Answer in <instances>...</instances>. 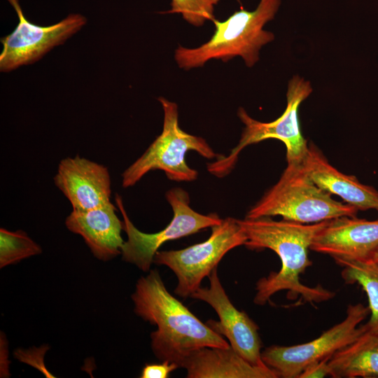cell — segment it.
Returning <instances> with one entry per match:
<instances>
[{
    "mask_svg": "<svg viewBox=\"0 0 378 378\" xmlns=\"http://www.w3.org/2000/svg\"><path fill=\"white\" fill-rule=\"evenodd\" d=\"M327 220L314 223H301L271 217L239 220L247 240L245 246L252 250L269 248L275 252L281 262L278 272H272L260 279L255 286L253 302L264 305L275 293L287 290L290 300L300 298L302 302L321 303L333 298L335 293L321 285L311 287L302 284L300 274L312 265L308 250L316 233Z\"/></svg>",
    "mask_w": 378,
    "mask_h": 378,
    "instance_id": "obj_1",
    "label": "cell"
},
{
    "mask_svg": "<svg viewBox=\"0 0 378 378\" xmlns=\"http://www.w3.org/2000/svg\"><path fill=\"white\" fill-rule=\"evenodd\" d=\"M132 300L135 314L158 327L150 334L151 349L161 361L181 368L188 356L197 349L230 346L169 293L156 270L138 279Z\"/></svg>",
    "mask_w": 378,
    "mask_h": 378,
    "instance_id": "obj_2",
    "label": "cell"
},
{
    "mask_svg": "<svg viewBox=\"0 0 378 378\" xmlns=\"http://www.w3.org/2000/svg\"><path fill=\"white\" fill-rule=\"evenodd\" d=\"M280 4L281 0H260L253 11L241 8L225 21L214 19L215 31L209 41L197 48L176 49L178 66L189 70L211 59L227 62L240 56L247 66H253L259 59L260 48L274 39V34L263 27L274 19Z\"/></svg>",
    "mask_w": 378,
    "mask_h": 378,
    "instance_id": "obj_3",
    "label": "cell"
},
{
    "mask_svg": "<svg viewBox=\"0 0 378 378\" xmlns=\"http://www.w3.org/2000/svg\"><path fill=\"white\" fill-rule=\"evenodd\" d=\"M358 211L319 188L302 162L288 163L278 182L248 211L245 218L281 216L288 220L314 223L344 216H356Z\"/></svg>",
    "mask_w": 378,
    "mask_h": 378,
    "instance_id": "obj_4",
    "label": "cell"
},
{
    "mask_svg": "<svg viewBox=\"0 0 378 378\" xmlns=\"http://www.w3.org/2000/svg\"><path fill=\"white\" fill-rule=\"evenodd\" d=\"M164 111L162 133L146 150L122 174V186H134L152 170H162L167 178L175 181H192L197 171L190 167L186 155L190 150L207 159L217 158L216 153L202 137L190 134L178 125V106L164 97H159Z\"/></svg>",
    "mask_w": 378,
    "mask_h": 378,
    "instance_id": "obj_5",
    "label": "cell"
},
{
    "mask_svg": "<svg viewBox=\"0 0 378 378\" xmlns=\"http://www.w3.org/2000/svg\"><path fill=\"white\" fill-rule=\"evenodd\" d=\"M312 92L309 81L294 76L288 83L285 111L277 119L270 122L256 120L243 108H239L237 115L244 125L241 139L227 156L219 155L216 161L209 163L208 171L218 178L227 176L233 169L239 154L245 147L269 139H278L284 144L288 163L302 162L309 146L300 128L298 108Z\"/></svg>",
    "mask_w": 378,
    "mask_h": 378,
    "instance_id": "obj_6",
    "label": "cell"
},
{
    "mask_svg": "<svg viewBox=\"0 0 378 378\" xmlns=\"http://www.w3.org/2000/svg\"><path fill=\"white\" fill-rule=\"evenodd\" d=\"M174 216L166 227L155 233L138 230L127 216L120 195H115L116 204L123 217V230L127 235L121 255L122 260L144 272L150 271L155 254L165 242L195 234L220 224L223 219L216 214H201L190 206L188 193L181 188L169 190L165 195Z\"/></svg>",
    "mask_w": 378,
    "mask_h": 378,
    "instance_id": "obj_7",
    "label": "cell"
},
{
    "mask_svg": "<svg viewBox=\"0 0 378 378\" xmlns=\"http://www.w3.org/2000/svg\"><path fill=\"white\" fill-rule=\"evenodd\" d=\"M211 228L209 237L203 242L181 250L158 251L155 254L153 263L168 267L176 275L174 293L181 298L190 297L223 256L247 240L239 220L232 217Z\"/></svg>",
    "mask_w": 378,
    "mask_h": 378,
    "instance_id": "obj_8",
    "label": "cell"
},
{
    "mask_svg": "<svg viewBox=\"0 0 378 378\" xmlns=\"http://www.w3.org/2000/svg\"><path fill=\"white\" fill-rule=\"evenodd\" d=\"M369 314V307L362 303L349 304L344 319L318 337L297 345L266 347L261 352L262 360L277 377L299 378L308 365L330 358L357 339L365 331L363 326L359 325Z\"/></svg>",
    "mask_w": 378,
    "mask_h": 378,
    "instance_id": "obj_9",
    "label": "cell"
},
{
    "mask_svg": "<svg viewBox=\"0 0 378 378\" xmlns=\"http://www.w3.org/2000/svg\"><path fill=\"white\" fill-rule=\"evenodd\" d=\"M18 16L14 31L1 38L0 71L9 72L41 59L54 47L62 44L85 24L80 14H69L60 22L47 27L34 24L24 16L19 0H8Z\"/></svg>",
    "mask_w": 378,
    "mask_h": 378,
    "instance_id": "obj_10",
    "label": "cell"
},
{
    "mask_svg": "<svg viewBox=\"0 0 378 378\" xmlns=\"http://www.w3.org/2000/svg\"><path fill=\"white\" fill-rule=\"evenodd\" d=\"M208 278L209 286L200 287L190 296L206 302L218 314V321L209 319L206 324L216 333L227 338L231 347L248 363L269 368L262 360V342L257 324L230 300L218 278L217 267Z\"/></svg>",
    "mask_w": 378,
    "mask_h": 378,
    "instance_id": "obj_11",
    "label": "cell"
},
{
    "mask_svg": "<svg viewBox=\"0 0 378 378\" xmlns=\"http://www.w3.org/2000/svg\"><path fill=\"white\" fill-rule=\"evenodd\" d=\"M54 183L73 210H89L111 202V181L108 168L79 155L59 162Z\"/></svg>",
    "mask_w": 378,
    "mask_h": 378,
    "instance_id": "obj_12",
    "label": "cell"
},
{
    "mask_svg": "<svg viewBox=\"0 0 378 378\" xmlns=\"http://www.w3.org/2000/svg\"><path fill=\"white\" fill-rule=\"evenodd\" d=\"M378 246V218L340 216L326 221L316 233L310 249L332 258H370Z\"/></svg>",
    "mask_w": 378,
    "mask_h": 378,
    "instance_id": "obj_13",
    "label": "cell"
},
{
    "mask_svg": "<svg viewBox=\"0 0 378 378\" xmlns=\"http://www.w3.org/2000/svg\"><path fill=\"white\" fill-rule=\"evenodd\" d=\"M111 202L89 210H73L65 220L67 229L81 236L95 258L108 261L119 254L124 241L123 223Z\"/></svg>",
    "mask_w": 378,
    "mask_h": 378,
    "instance_id": "obj_14",
    "label": "cell"
},
{
    "mask_svg": "<svg viewBox=\"0 0 378 378\" xmlns=\"http://www.w3.org/2000/svg\"><path fill=\"white\" fill-rule=\"evenodd\" d=\"M302 164L309 177L322 190L341 197L358 211L374 209L378 212V191L360 183L355 176L338 171L314 144L309 146Z\"/></svg>",
    "mask_w": 378,
    "mask_h": 378,
    "instance_id": "obj_15",
    "label": "cell"
},
{
    "mask_svg": "<svg viewBox=\"0 0 378 378\" xmlns=\"http://www.w3.org/2000/svg\"><path fill=\"white\" fill-rule=\"evenodd\" d=\"M188 378H276L270 368L255 366L227 348L202 347L191 352L181 365Z\"/></svg>",
    "mask_w": 378,
    "mask_h": 378,
    "instance_id": "obj_16",
    "label": "cell"
},
{
    "mask_svg": "<svg viewBox=\"0 0 378 378\" xmlns=\"http://www.w3.org/2000/svg\"><path fill=\"white\" fill-rule=\"evenodd\" d=\"M333 378L378 377V336L364 331L329 359Z\"/></svg>",
    "mask_w": 378,
    "mask_h": 378,
    "instance_id": "obj_17",
    "label": "cell"
},
{
    "mask_svg": "<svg viewBox=\"0 0 378 378\" xmlns=\"http://www.w3.org/2000/svg\"><path fill=\"white\" fill-rule=\"evenodd\" d=\"M342 267L341 275L346 284H358L365 292L370 317L363 325L365 331L378 336V265L370 258H333Z\"/></svg>",
    "mask_w": 378,
    "mask_h": 378,
    "instance_id": "obj_18",
    "label": "cell"
},
{
    "mask_svg": "<svg viewBox=\"0 0 378 378\" xmlns=\"http://www.w3.org/2000/svg\"><path fill=\"white\" fill-rule=\"evenodd\" d=\"M41 253V246L25 232L21 230L10 231L3 227L0 229L1 268Z\"/></svg>",
    "mask_w": 378,
    "mask_h": 378,
    "instance_id": "obj_19",
    "label": "cell"
},
{
    "mask_svg": "<svg viewBox=\"0 0 378 378\" xmlns=\"http://www.w3.org/2000/svg\"><path fill=\"white\" fill-rule=\"evenodd\" d=\"M219 0H172L171 9L165 13H181L192 25L202 26L206 20L215 19L214 6Z\"/></svg>",
    "mask_w": 378,
    "mask_h": 378,
    "instance_id": "obj_20",
    "label": "cell"
},
{
    "mask_svg": "<svg viewBox=\"0 0 378 378\" xmlns=\"http://www.w3.org/2000/svg\"><path fill=\"white\" fill-rule=\"evenodd\" d=\"M48 349L47 346H43L42 348L29 349L28 351H22L18 349L15 353L16 358L24 363H27L29 365H31L36 368L41 370L46 375H48V377H52L43 365V355L45 352Z\"/></svg>",
    "mask_w": 378,
    "mask_h": 378,
    "instance_id": "obj_21",
    "label": "cell"
},
{
    "mask_svg": "<svg viewBox=\"0 0 378 378\" xmlns=\"http://www.w3.org/2000/svg\"><path fill=\"white\" fill-rule=\"evenodd\" d=\"M179 366L168 360L160 363H146L142 369L141 378H167L169 374Z\"/></svg>",
    "mask_w": 378,
    "mask_h": 378,
    "instance_id": "obj_22",
    "label": "cell"
},
{
    "mask_svg": "<svg viewBox=\"0 0 378 378\" xmlns=\"http://www.w3.org/2000/svg\"><path fill=\"white\" fill-rule=\"evenodd\" d=\"M330 358L313 363L308 365L300 374L299 378L326 377L330 376L328 364Z\"/></svg>",
    "mask_w": 378,
    "mask_h": 378,
    "instance_id": "obj_23",
    "label": "cell"
},
{
    "mask_svg": "<svg viewBox=\"0 0 378 378\" xmlns=\"http://www.w3.org/2000/svg\"><path fill=\"white\" fill-rule=\"evenodd\" d=\"M370 258L378 265V246L372 253Z\"/></svg>",
    "mask_w": 378,
    "mask_h": 378,
    "instance_id": "obj_24",
    "label": "cell"
}]
</instances>
